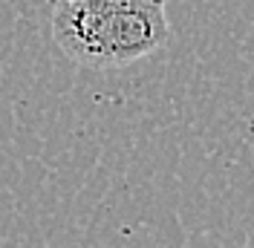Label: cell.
<instances>
[{
	"instance_id": "obj_1",
	"label": "cell",
	"mask_w": 254,
	"mask_h": 248,
	"mask_svg": "<svg viewBox=\"0 0 254 248\" xmlns=\"http://www.w3.org/2000/svg\"><path fill=\"white\" fill-rule=\"evenodd\" d=\"M52 41L84 69H122L171 41L162 0H55Z\"/></svg>"
},
{
	"instance_id": "obj_2",
	"label": "cell",
	"mask_w": 254,
	"mask_h": 248,
	"mask_svg": "<svg viewBox=\"0 0 254 248\" xmlns=\"http://www.w3.org/2000/svg\"><path fill=\"white\" fill-rule=\"evenodd\" d=\"M162 3H168V0H162Z\"/></svg>"
}]
</instances>
